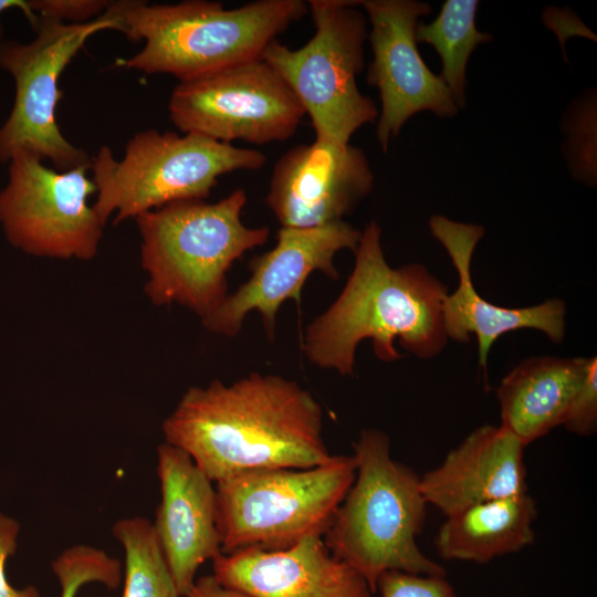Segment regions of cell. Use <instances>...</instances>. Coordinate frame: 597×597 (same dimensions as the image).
<instances>
[{"label":"cell","instance_id":"cell-1","mask_svg":"<svg viewBox=\"0 0 597 597\" xmlns=\"http://www.w3.org/2000/svg\"><path fill=\"white\" fill-rule=\"evenodd\" d=\"M163 433L212 482L259 469L314 468L333 457L318 401L277 375L190 387L164 420Z\"/></svg>","mask_w":597,"mask_h":597},{"label":"cell","instance_id":"cell-2","mask_svg":"<svg viewBox=\"0 0 597 597\" xmlns=\"http://www.w3.org/2000/svg\"><path fill=\"white\" fill-rule=\"evenodd\" d=\"M354 253L342 292L305 329L302 350L308 362L353 376L356 348L365 339L387 363L404 356L395 342L420 359L440 354L448 342L442 318L448 287L420 263L391 268L374 220L362 231Z\"/></svg>","mask_w":597,"mask_h":597},{"label":"cell","instance_id":"cell-3","mask_svg":"<svg viewBox=\"0 0 597 597\" xmlns=\"http://www.w3.org/2000/svg\"><path fill=\"white\" fill-rule=\"evenodd\" d=\"M122 33L143 49L116 64L179 82L262 59L265 49L307 12L302 0H259L234 9L221 2L115 1Z\"/></svg>","mask_w":597,"mask_h":597},{"label":"cell","instance_id":"cell-4","mask_svg":"<svg viewBox=\"0 0 597 597\" xmlns=\"http://www.w3.org/2000/svg\"><path fill=\"white\" fill-rule=\"evenodd\" d=\"M247 200L238 188L214 203L180 200L135 218L148 273L145 292L155 305L177 303L203 318L222 303L232 264L270 235L268 227L242 222Z\"/></svg>","mask_w":597,"mask_h":597},{"label":"cell","instance_id":"cell-5","mask_svg":"<svg viewBox=\"0 0 597 597\" xmlns=\"http://www.w3.org/2000/svg\"><path fill=\"white\" fill-rule=\"evenodd\" d=\"M353 447L356 476L323 536L328 551L362 575L373 594L388 570L446 575L417 544L428 506L420 476L392 459L380 430L364 429Z\"/></svg>","mask_w":597,"mask_h":597},{"label":"cell","instance_id":"cell-6","mask_svg":"<svg viewBox=\"0 0 597 597\" xmlns=\"http://www.w3.org/2000/svg\"><path fill=\"white\" fill-rule=\"evenodd\" d=\"M265 155L201 135L147 129L134 135L117 160L101 146L91 158L96 201L93 208L105 226L180 200H205L219 177L239 170H259Z\"/></svg>","mask_w":597,"mask_h":597},{"label":"cell","instance_id":"cell-7","mask_svg":"<svg viewBox=\"0 0 597 597\" xmlns=\"http://www.w3.org/2000/svg\"><path fill=\"white\" fill-rule=\"evenodd\" d=\"M356 476L353 455L308 469L245 471L216 482L221 552L280 551L324 536Z\"/></svg>","mask_w":597,"mask_h":597},{"label":"cell","instance_id":"cell-8","mask_svg":"<svg viewBox=\"0 0 597 597\" xmlns=\"http://www.w3.org/2000/svg\"><path fill=\"white\" fill-rule=\"evenodd\" d=\"M315 32L301 48L272 42L264 59L284 78L310 116L315 140L348 144L379 111L362 94L367 19L353 0H308Z\"/></svg>","mask_w":597,"mask_h":597},{"label":"cell","instance_id":"cell-9","mask_svg":"<svg viewBox=\"0 0 597 597\" xmlns=\"http://www.w3.org/2000/svg\"><path fill=\"white\" fill-rule=\"evenodd\" d=\"M107 29L122 31L115 1L91 22L67 24L39 18L35 38L30 43L1 42L0 67L13 77L15 96L0 127V163L25 150L42 160L49 159L60 171L91 165L88 155L71 144L57 125L59 80L87 39Z\"/></svg>","mask_w":597,"mask_h":597},{"label":"cell","instance_id":"cell-10","mask_svg":"<svg viewBox=\"0 0 597 597\" xmlns=\"http://www.w3.org/2000/svg\"><path fill=\"white\" fill-rule=\"evenodd\" d=\"M168 111L184 134L254 145L291 138L306 115L291 87L264 59L179 82Z\"/></svg>","mask_w":597,"mask_h":597},{"label":"cell","instance_id":"cell-11","mask_svg":"<svg viewBox=\"0 0 597 597\" xmlns=\"http://www.w3.org/2000/svg\"><path fill=\"white\" fill-rule=\"evenodd\" d=\"M8 164L0 222L10 243L38 256L92 259L104 224L88 205L96 193L91 165L60 171L25 150L13 153Z\"/></svg>","mask_w":597,"mask_h":597},{"label":"cell","instance_id":"cell-12","mask_svg":"<svg viewBox=\"0 0 597 597\" xmlns=\"http://www.w3.org/2000/svg\"><path fill=\"white\" fill-rule=\"evenodd\" d=\"M370 24L367 39L373 61L367 83L379 92L380 112L376 137L387 153L404 124L415 114L431 112L440 118H451L459 112L440 75L432 73L422 60L415 36L421 17L431 7L417 0H363Z\"/></svg>","mask_w":597,"mask_h":597},{"label":"cell","instance_id":"cell-13","mask_svg":"<svg viewBox=\"0 0 597 597\" xmlns=\"http://www.w3.org/2000/svg\"><path fill=\"white\" fill-rule=\"evenodd\" d=\"M360 235L362 231L345 220L314 228L281 227L274 248L250 260L248 281L201 318L202 325L211 333L232 337L248 314L256 311L273 341L280 306L286 300L300 304L302 289L316 271L337 280L335 255L345 249L355 252Z\"/></svg>","mask_w":597,"mask_h":597},{"label":"cell","instance_id":"cell-14","mask_svg":"<svg viewBox=\"0 0 597 597\" xmlns=\"http://www.w3.org/2000/svg\"><path fill=\"white\" fill-rule=\"evenodd\" d=\"M373 187L362 148L314 140L295 145L275 161L265 202L281 227L314 228L344 221Z\"/></svg>","mask_w":597,"mask_h":597},{"label":"cell","instance_id":"cell-15","mask_svg":"<svg viewBox=\"0 0 597 597\" xmlns=\"http://www.w3.org/2000/svg\"><path fill=\"white\" fill-rule=\"evenodd\" d=\"M429 228L446 249L459 276L455 291L447 295L442 305L446 334L458 343H468L470 335L474 334L479 366L485 374L490 349L503 334L533 328L544 333L553 343H562L566 329L564 301L549 298L534 306L509 308L479 295L472 281L471 261L478 242L484 235L482 226L432 216Z\"/></svg>","mask_w":597,"mask_h":597},{"label":"cell","instance_id":"cell-16","mask_svg":"<svg viewBox=\"0 0 597 597\" xmlns=\"http://www.w3.org/2000/svg\"><path fill=\"white\" fill-rule=\"evenodd\" d=\"M160 503L153 523L178 593L185 597L199 567L221 552L213 482L184 450L157 448Z\"/></svg>","mask_w":597,"mask_h":597},{"label":"cell","instance_id":"cell-17","mask_svg":"<svg viewBox=\"0 0 597 597\" xmlns=\"http://www.w3.org/2000/svg\"><path fill=\"white\" fill-rule=\"evenodd\" d=\"M214 578L253 597H371L355 569L336 558L322 536H310L280 551L221 553L212 561Z\"/></svg>","mask_w":597,"mask_h":597},{"label":"cell","instance_id":"cell-18","mask_svg":"<svg viewBox=\"0 0 597 597\" xmlns=\"http://www.w3.org/2000/svg\"><path fill=\"white\" fill-rule=\"evenodd\" d=\"M525 447L501 426L476 428L420 476L428 505L451 516L481 502L527 492Z\"/></svg>","mask_w":597,"mask_h":597},{"label":"cell","instance_id":"cell-19","mask_svg":"<svg viewBox=\"0 0 597 597\" xmlns=\"http://www.w3.org/2000/svg\"><path fill=\"white\" fill-rule=\"evenodd\" d=\"M590 358L532 357L501 381V427L525 446L563 426L570 402L586 377Z\"/></svg>","mask_w":597,"mask_h":597},{"label":"cell","instance_id":"cell-20","mask_svg":"<svg viewBox=\"0 0 597 597\" xmlns=\"http://www.w3.org/2000/svg\"><path fill=\"white\" fill-rule=\"evenodd\" d=\"M536 517V503L527 492L481 502L447 516L434 546L446 561L489 563L532 545Z\"/></svg>","mask_w":597,"mask_h":597},{"label":"cell","instance_id":"cell-21","mask_svg":"<svg viewBox=\"0 0 597 597\" xmlns=\"http://www.w3.org/2000/svg\"><path fill=\"white\" fill-rule=\"evenodd\" d=\"M478 7L476 0H447L433 21L428 24L419 21L415 32L417 43L432 45L440 55V76L459 111L467 104L465 71L471 53L479 44L493 40L475 27Z\"/></svg>","mask_w":597,"mask_h":597},{"label":"cell","instance_id":"cell-22","mask_svg":"<svg viewBox=\"0 0 597 597\" xmlns=\"http://www.w3.org/2000/svg\"><path fill=\"white\" fill-rule=\"evenodd\" d=\"M112 534L125 554L122 597H181L148 519H121Z\"/></svg>","mask_w":597,"mask_h":597},{"label":"cell","instance_id":"cell-23","mask_svg":"<svg viewBox=\"0 0 597 597\" xmlns=\"http://www.w3.org/2000/svg\"><path fill=\"white\" fill-rule=\"evenodd\" d=\"M51 568L60 585V597H76L81 587L91 583L116 589L123 577L117 558L90 545L65 548L52 561Z\"/></svg>","mask_w":597,"mask_h":597},{"label":"cell","instance_id":"cell-24","mask_svg":"<svg viewBox=\"0 0 597 597\" xmlns=\"http://www.w3.org/2000/svg\"><path fill=\"white\" fill-rule=\"evenodd\" d=\"M381 597H457L446 575H420L399 570L383 573L376 583Z\"/></svg>","mask_w":597,"mask_h":597},{"label":"cell","instance_id":"cell-25","mask_svg":"<svg viewBox=\"0 0 597 597\" xmlns=\"http://www.w3.org/2000/svg\"><path fill=\"white\" fill-rule=\"evenodd\" d=\"M563 426L578 436H590L597 427V358H590L585 379L576 391Z\"/></svg>","mask_w":597,"mask_h":597},{"label":"cell","instance_id":"cell-26","mask_svg":"<svg viewBox=\"0 0 597 597\" xmlns=\"http://www.w3.org/2000/svg\"><path fill=\"white\" fill-rule=\"evenodd\" d=\"M113 1L106 0H28L38 18L67 24H83L103 15Z\"/></svg>","mask_w":597,"mask_h":597},{"label":"cell","instance_id":"cell-27","mask_svg":"<svg viewBox=\"0 0 597 597\" xmlns=\"http://www.w3.org/2000/svg\"><path fill=\"white\" fill-rule=\"evenodd\" d=\"M19 523L0 512V597H42L32 585L17 589L10 585L6 574V562L17 549Z\"/></svg>","mask_w":597,"mask_h":597},{"label":"cell","instance_id":"cell-28","mask_svg":"<svg viewBox=\"0 0 597 597\" xmlns=\"http://www.w3.org/2000/svg\"><path fill=\"white\" fill-rule=\"evenodd\" d=\"M185 597H253L242 590L223 586L213 575H206L195 580Z\"/></svg>","mask_w":597,"mask_h":597},{"label":"cell","instance_id":"cell-29","mask_svg":"<svg viewBox=\"0 0 597 597\" xmlns=\"http://www.w3.org/2000/svg\"><path fill=\"white\" fill-rule=\"evenodd\" d=\"M9 9H19L21 10L32 28L34 29L38 24L39 18L31 11L28 1L24 0H0V14ZM2 42V31L0 25V44Z\"/></svg>","mask_w":597,"mask_h":597}]
</instances>
